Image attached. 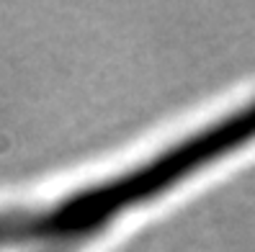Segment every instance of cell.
<instances>
[{"mask_svg": "<svg viewBox=\"0 0 255 252\" xmlns=\"http://www.w3.org/2000/svg\"><path fill=\"white\" fill-rule=\"evenodd\" d=\"M41 240V216L39 211H13L0 214V247L16 242Z\"/></svg>", "mask_w": 255, "mask_h": 252, "instance_id": "obj_2", "label": "cell"}, {"mask_svg": "<svg viewBox=\"0 0 255 252\" xmlns=\"http://www.w3.org/2000/svg\"><path fill=\"white\" fill-rule=\"evenodd\" d=\"M250 142H255V100L201 131H193L191 137L162 150L157 157L103 183L75 190L52 209L41 211L44 240L59 242L93 234L111 219L168 193L178 183L235 155Z\"/></svg>", "mask_w": 255, "mask_h": 252, "instance_id": "obj_1", "label": "cell"}]
</instances>
